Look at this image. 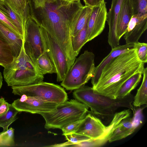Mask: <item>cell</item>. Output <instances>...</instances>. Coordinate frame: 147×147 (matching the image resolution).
<instances>
[{"instance_id":"13","label":"cell","mask_w":147,"mask_h":147,"mask_svg":"<svg viewBox=\"0 0 147 147\" xmlns=\"http://www.w3.org/2000/svg\"><path fill=\"white\" fill-rule=\"evenodd\" d=\"M107 13L105 2L92 8L87 23L88 42L99 35L103 31L106 21Z\"/></svg>"},{"instance_id":"18","label":"cell","mask_w":147,"mask_h":147,"mask_svg":"<svg viewBox=\"0 0 147 147\" xmlns=\"http://www.w3.org/2000/svg\"><path fill=\"white\" fill-rule=\"evenodd\" d=\"M134 48L133 44H126L119 45L112 49L110 52L104 58L100 63L95 67L93 76L91 78L92 86L94 85L99 79L102 69L104 67L114 58Z\"/></svg>"},{"instance_id":"32","label":"cell","mask_w":147,"mask_h":147,"mask_svg":"<svg viewBox=\"0 0 147 147\" xmlns=\"http://www.w3.org/2000/svg\"><path fill=\"white\" fill-rule=\"evenodd\" d=\"M83 119L72 122L63 127L61 129L63 132V135L75 132Z\"/></svg>"},{"instance_id":"8","label":"cell","mask_w":147,"mask_h":147,"mask_svg":"<svg viewBox=\"0 0 147 147\" xmlns=\"http://www.w3.org/2000/svg\"><path fill=\"white\" fill-rule=\"evenodd\" d=\"M131 110L129 109L116 113L109 125L108 142H111L125 138L132 134L140 123L138 113L130 117Z\"/></svg>"},{"instance_id":"29","label":"cell","mask_w":147,"mask_h":147,"mask_svg":"<svg viewBox=\"0 0 147 147\" xmlns=\"http://www.w3.org/2000/svg\"><path fill=\"white\" fill-rule=\"evenodd\" d=\"M14 129L10 127L0 133V147L12 146L15 145Z\"/></svg>"},{"instance_id":"26","label":"cell","mask_w":147,"mask_h":147,"mask_svg":"<svg viewBox=\"0 0 147 147\" xmlns=\"http://www.w3.org/2000/svg\"><path fill=\"white\" fill-rule=\"evenodd\" d=\"M19 112L10 104L8 111L0 116V127H3V131L8 129L9 126L18 118L17 115Z\"/></svg>"},{"instance_id":"28","label":"cell","mask_w":147,"mask_h":147,"mask_svg":"<svg viewBox=\"0 0 147 147\" xmlns=\"http://www.w3.org/2000/svg\"><path fill=\"white\" fill-rule=\"evenodd\" d=\"M14 60L10 47L0 41V65L4 67Z\"/></svg>"},{"instance_id":"19","label":"cell","mask_w":147,"mask_h":147,"mask_svg":"<svg viewBox=\"0 0 147 147\" xmlns=\"http://www.w3.org/2000/svg\"><path fill=\"white\" fill-rule=\"evenodd\" d=\"M0 11L9 19L18 30L23 38L25 22L17 15L4 0H0Z\"/></svg>"},{"instance_id":"22","label":"cell","mask_w":147,"mask_h":147,"mask_svg":"<svg viewBox=\"0 0 147 147\" xmlns=\"http://www.w3.org/2000/svg\"><path fill=\"white\" fill-rule=\"evenodd\" d=\"M142 74L143 80L140 86L134 97L132 105L139 107L147 103V67L144 68Z\"/></svg>"},{"instance_id":"2","label":"cell","mask_w":147,"mask_h":147,"mask_svg":"<svg viewBox=\"0 0 147 147\" xmlns=\"http://www.w3.org/2000/svg\"><path fill=\"white\" fill-rule=\"evenodd\" d=\"M144 64L134 48L114 58L102 69L97 82L92 86L94 92L116 98L119 90L126 80L136 74H143Z\"/></svg>"},{"instance_id":"1","label":"cell","mask_w":147,"mask_h":147,"mask_svg":"<svg viewBox=\"0 0 147 147\" xmlns=\"http://www.w3.org/2000/svg\"><path fill=\"white\" fill-rule=\"evenodd\" d=\"M30 16L59 45L71 66L76 59L71 44V30L84 6L66 0H30Z\"/></svg>"},{"instance_id":"9","label":"cell","mask_w":147,"mask_h":147,"mask_svg":"<svg viewBox=\"0 0 147 147\" xmlns=\"http://www.w3.org/2000/svg\"><path fill=\"white\" fill-rule=\"evenodd\" d=\"M23 42L26 53L35 65L38 58L46 51L40 27L30 16L25 22Z\"/></svg>"},{"instance_id":"23","label":"cell","mask_w":147,"mask_h":147,"mask_svg":"<svg viewBox=\"0 0 147 147\" xmlns=\"http://www.w3.org/2000/svg\"><path fill=\"white\" fill-rule=\"evenodd\" d=\"M141 73L136 74L128 79L121 86L117 95V98H124L130 94L140 83L142 77Z\"/></svg>"},{"instance_id":"27","label":"cell","mask_w":147,"mask_h":147,"mask_svg":"<svg viewBox=\"0 0 147 147\" xmlns=\"http://www.w3.org/2000/svg\"><path fill=\"white\" fill-rule=\"evenodd\" d=\"M68 141L63 143L55 144L47 146L49 147H69L73 144L89 140L91 139L86 136L76 133H73L64 135Z\"/></svg>"},{"instance_id":"24","label":"cell","mask_w":147,"mask_h":147,"mask_svg":"<svg viewBox=\"0 0 147 147\" xmlns=\"http://www.w3.org/2000/svg\"><path fill=\"white\" fill-rule=\"evenodd\" d=\"M14 11L26 22L30 16L28 1L30 0H4Z\"/></svg>"},{"instance_id":"10","label":"cell","mask_w":147,"mask_h":147,"mask_svg":"<svg viewBox=\"0 0 147 147\" xmlns=\"http://www.w3.org/2000/svg\"><path fill=\"white\" fill-rule=\"evenodd\" d=\"M40 27L45 51L54 64L57 75V81H62L70 68L67 57L54 38L43 27Z\"/></svg>"},{"instance_id":"4","label":"cell","mask_w":147,"mask_h":147,"mask_svg":"<svg viewBox=\"0 0 147 147\" xmlns=\"http://www.w3.org/2000/svg\"><path fill=\"white\" fill-rule=\"evenodd\" d=\"M3 76L7 85L12 87L25 86L43 82V75L38 73L35 65L26 53L23 42L19 55L4 67Z\"/></svg>"},{"instance_id":"17","label":"cell","mask_w":147,"mask_h":147,"mask_svg":"<svg viewBox=\"0 0 147 147\" xmlns=\"http://www.w3.org/2000/svg\"><path fill=\"white\" fill-rule=\"evenodd\" d=\"M133 15V9L130 0H123L117 17L116 26L117 34L119 40L124 35Z\"/></svg>"},{"instance_id":"16","label":"cell","mask_w":147,"mask_h":147,"mask_svg":"<svg viewBox=\"0 0 147 147\" xmlns=\"http://www.w3.org/2000/svg\"><path fill=\"white\" fill-rule=\"evenodd\" d=\"M23 38L0 22V41L10 47L14 59L20 54L23 45Z\"/></svg>"},{"instance_id":"31","label":"cell","mask_w":147,"mask_h":147,"mask_svg":"<svg viewBox=\"0 0 147 147\" xmlns=\"http://www.w3.org/2000/svg\"><path fill=\"white\" fill-rule=\"evenodd\" d=\"M139 59L144 63L147 62V44L138 41L134 44Z\"/></svg>"},{"instance_id":"15","label":"cell","mask_w":147,"mask_h":147,"mask_svg":"<svg viewBox=\"0 0 147 147\" xmlns=\"http://www.w3.org/2000/svg\"><path fill=\"white\" fill-rule=\"evenodd\" d=\"M123 0H112L111 7L107 13V19L109 26L108 42L111 49L119 44L120 40L117 37L116 26L117 17Z\"/></svg>"},{"instance_id":"36","label":"cell","mask_w":147,"mask_h":147,"mask_svg":"<svg viewBox=\"0 0 147 147\" xmlns=\"http://www.w3.org/2000/svg\"><path fill=\"white\" fill-rule=\"evenodd\" d=\"M6 101L4 98L3 97L0 98V106L3 103Z\"/></svg>"},{"instance_id":"20","label":"cell","mask_w":147,"mask_h":147,"mask_svg":"<svg viewBox=\"0 0 147 147\" xmlns=\"http://www.w3.org/2000/svg\"><path fill=\"white\" fill-rule=\"evenodd\" d=\"M35 66L40 74L44 75L47 74L56 73L55 67L46 52L38 58Z\"/></svg>"},{"instance_id":"33","label":"cell","mask_w":147,"mask_h":147,"mask_svg":"<svg viewBox=\"0 0 147 147\" xmlns=\"http://www.w3.org/2000/svg\"><path fill=\"white\" fill-rule=\"evenodd\" d=\"M0 22L15 33L21 36L16 27L0 11Z\"/></svg>"},{"instance_id":"30","label":"cell","mask_w":147,"mask_h":147,"mask_svg":"<svg viewBox=\"0 0 147 147\" xmlns=\"http://www.w3.org/2000/svg\"><path fill=\"white\" fill-rule=\"evenodd\" d=\"M133 15L147 14V0H130Z\"/></svg>"},{"instance_id":"7","label":"cell","mask_w":147,"mask_h":147,"mask_svg":"<svg viewBox=\"0 0 147 147\" xmlns=\"http://www.w3.org/2000/svg\"><path fill=\"white\" fill-rule=\"evenodd\" d=\"M14 95L38 97L59 104L67 100L68 96L64 88L53 83L42 82L29 86L12 87Z\"/></svg>"},{"instance_id":"21","label":"cell","mask_w":147,"mask_h":147,"mask_svg":"<svg viewBox=\"0 0 147 147\" xmlns=\"http://www.w3.org/2000/svg\"><path fill=\"white\" fill-rule=\"evenodd\" d=\"M92 8L84 6L80 11L77 18L73 24L71 30V37L75 36L84 26L90 16Z\"/></svg>"},{"instance_id":"35","label":"cell","mask_w":147,"mask_h":147,"mask_svg":"<svg viewBox=\"0 0 147 147\" xmlns=\"http://www.w3.org/2000/svg\"><path fill=\"white\" fill-rule=\"evenodd\" d=\"M10 104L6 101L3 103L0 106V116L6 113L8 111Z\"/></svg>"},{"instance_id":"12","label":"cell","mask_w":147,"mask_h":147,"mask_svg":"<svg viewBox=\"0 0 147 147\" xmlns=\"http://www.w3.org/2000/svg\"><path fill=\"white\" fill-rule=\"evenodd\" d=\"M88 112L75 133L88 136L92 140L101 139L105 134L107 126L98 117Z\"/></svg>"},{"instance_id":"25","label":"cell","mask_w":147,"mask_h":147,"mask_svg":"<svg viewBox=\"0 0 147 147\" xmlns=\"http://www.w3.org/2000/svg\"><path fill=\"white\" fill-rule=\"evenodd\" d=\"M87 23L88 22L84 27L75 36L71 37V46L76 57L78 55L83 46L88 42Z\"/></svg>"},{"instance_id":"5","label":"cell","mask_w":147,"mask_h":147,"mask_svg":"<svg viewBox=\"0 0 147 147\" xmlns=\"http://www.w3.org/2000/svg\"><path fill=\"white\" fill-rule=\"evenodd\" d=\"M89 108L77 100L71 99L58 104L52 111L40 113L44 118L47 129H61L65 125L83 119Z\"/></svg>"},{"instance_id":"14","label":"cell","mask_w":147,"mask_h":147,"mask_svg":"<svg viewBox=\"0 0 147 147\" xmlns=\"http://www.w3.org/2000/svg\"><path fill=\"white\" fill-rule=\"evenodd\" d=\"M147 28V14L133 15L124 34L126 43L133 44L138 40Z\"/></svg>"},{"instance_id":"3","label":"cell","mask_w":147,"mask_h":147,"mask_svg":"<svg viewBox=\"0 0 147 147\" xmlns=\"http://www.w3.org/2000/svg\"><path fill=\"white\" fill-rule=\"evenodd\" d=\"M74 97L87 106L96 117L104 118L113 116L121 107H125L134 111L132 105L134 96L131 94L122 98L113 99L94 92L92 87L84 86L75 90Z\"/></svg>"},{"instance_id":"34","label":"cell","mask_w":147,"mask_h":147,"mask_svg":"<svg viewBox=\"0 0 147 147\" xmlns=\"http://www.w3.org/2000/svg\"><path fill=\"white\" fill-rule=\"evenodd\" d=\"M85 6L93 8L104 3V0H83Z\"/></svg>"},{"instance_id":"6","label":"cell","mask_w":147,"mask_h":147,"mask_svg":"<svg viewBox=\"0 0 147 147\" xmlns=\"http://www.w3.org/2000/svg\"><path fill=\"white\" fill-rule=\"evenodd\" d=\"M94 54L85 50L77 59L68 71L61 85L67 90L81 88L93 76L95 67Z\"/></svg>"},{"instance_id":"38","label":"cell","mask_w":147,"mask_h":147,"mask_svg":"<svg viewBox=\"0 0 147 147\" xmlns=\"http://www.w3.org/2000/svg\"></svg>"},{"instance_id":"37","label":"cell","mask_w":147,"mask_h":147,"mask_svg":"<svg viewBox=\"0 0 147 147\" xmlns=\"http://www.w3.org/2000/svg\"><path fill=\"white\" fill-rule=\"evenodd\" d=\"M71 2H80V0H66Z\"/></svg>"},{"instance_id":"11","label":"cell","mask_w":147,"mask_h":147,"mask_svg":"<svg viewBox=\"0 0 147 147\" xmlns=\"http://www.w3.org/2000/svg\"><path fill=\"white\" fill-rule=\"evenodd\" d=\"M15 100L12 106L18 112H25L32 114L51 111L57 105L56 103L47 101L38 97L25 95Z\"/></svg>"}]
</instances>
